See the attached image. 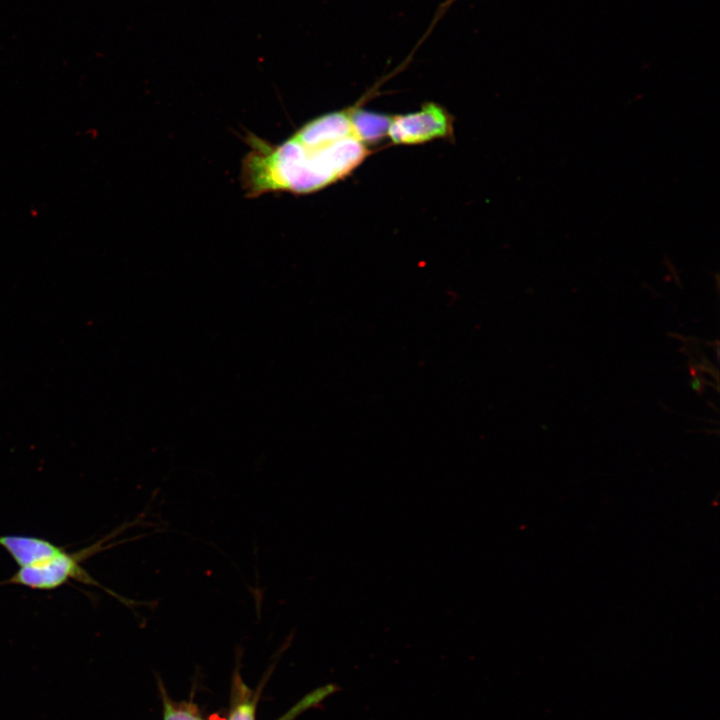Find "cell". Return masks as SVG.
Returning a JSON list of instances; mask_svg holds the SVG:
<instances>
[{
	"label": "cell",
	"instance_id": "6da1fadb",
	"mask_svg": "<svg viewBox=\"0 0 720 720\" xmlns=\"http://www.w3.org/2000/svg\"><path fill=\"white\" fill-rule=\"evenodd\" d=\"M347 111L314 118L279 144L246 137L249 151L241 163V184L248 198L269 192L308 194L348 175L368 155L352 137Z\"/></svg>",
	"mask_w": 720,
	"mask_h": 720
},
{
	"label": "cell",
	"instance_id": "7a4b0ae2",
	"mask_svg": "<svg viewBox=\"0 0 720 720\" xmlns=\"http://www.w3.org/2000/svg\"><path fill=\"white\" fill-rule=\"evenodd\" d=\"M127 524L117 528L111 534L97 542L90 544L78 551L68 552L66 548L51 559L29 567L19 568L10 578L1 582L3 584H13L24 586L33 590H53L68 583L70 580L79 581L86 585L97 586L107 593L119 599L122 603L132 606L135 604H145V602H135L117 595L110 589H107L97 582L83 567V562L100 551L106 550L113 545L106 544L114 535L122 532Z\"/></svg>",
	"mask_w": 720,
	"mask_h": 720
},
{
	"label": "cell",
	"instance_id": "3957f363",
	"mask_svg": "<svg viewBox=\"0 0 720 720\" xmlns=\"http://www.w3.org/2000/svg\"><path fill=\"white\" fill-rule=\"evenodd\" d=\"M453 131L451 115L440 105L425 103L417 112L392 116L387 136L394 144H421L448 137Z\"/></svg>",
	"mask_w": 720,
	"mask_h": 720
},
{
	"label": "cell",
	"instance_id": "277c9868",
	"mask_svg": "<svg viewBox=\"0 0 720 720\" xmlns=\"http://www.w3.org/2000/svg\"><path fill=\"white\" fill-rule=\"evenodd\" d=\"M0 547L11 556L18 568L43 563L65 549L40 537L15 534L0 535Z\"/></svg>",
	"mask_w": 720,
	"mask_h": 720
},
{
	"label": "cell",
	"instance_id": "5b68a950",
	"mask_svg": "<svg viewBox=\"0 0 720 720\" xmlns=\"http://www.w3.org/2000/svg\"><path fill=\"white\" fill-rule=\"evenodd\" d=\"M392 116L357 110L351 111L355 136L364 144L375 142L387 135Z\"/></svg>",
	"mask_w": 720,
	"mask_h": 720
},
{
	"label": "cell",
	"instance_id": "8992f818",
	"mask_svg": "<svg viewBox=\"0 0 720 720\" xmlns=\"http://www.w3.org/2000/svg\"><path fill=\"white\" fill-rule=\"evenodd\" d=\"M164 720H203L190 705L175 706L165 700Z\"/></svg>",
	"mask_w": 720,
	"mask_h": 720
},
{
	"label": "cell",
	"instance_id": "52a82bcc",
	"mask_svg": "<svg viewBox=\"0 0 720 720\" xmlns=\"http://www.w3.org/2000/svg\"><path fill=\"white\" fill-rule=\"evenodd\" d=\"M228 720H255V705L252 702L238 704Z\"/></svg>",
	"mask_w": 720,
	"mask_h": 720
}]
</instances>
